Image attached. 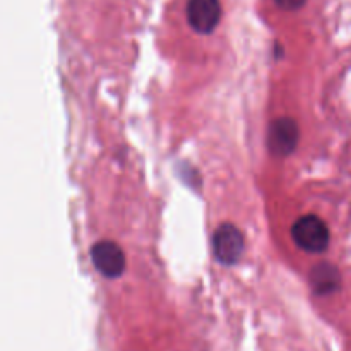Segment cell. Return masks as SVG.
I'll return each instance as SVG.
<instances>
[{"label": "cell", "instance_id": "cell-1", "mask_svg": "<svg viewBox=\"0 0 351 351\" xmlns=\"http://www.w3.org/2000/svg\"><path fill=\"white\" fill-rule=\"evenodd\" d=\"M291 237L302 250L308 254H321L329 247L331 233L328 225L319 216L307 215L297 219L291 228Z\"/></svg>", "mask_w": 351, "mask_h": 351}, {"label": "cell", "instance_id": "cell-2", "mask_svg": "<svg viewBox=\"0 0 351 351\" xmlns=\"http://www.w3.org/2000/svg\"><path fill=\"white\" fill-rule=\"evenodd\" d=\"M243 247H245V240H243L242 232L230 223L219 226L213 237V250H215L216 261L225 266H232L240 259Z\"/></svg>", "mask_w": 351, "mask_h": 351}, {"label": "cell", "instance_id": "cell-3", "mask_svg": "<svg viewBox=\"0 0 351 351\" xmlns=\"http://www.w3.org/2000/svg\"><path fill=\"white\" fill-rule=\"evenodd\" d=\"M300 139V129L293 119L281 117L271 122L267 130V147L276 156H288L293 153Z\"/></svg>", "mask_w": 351, "mask_h": 351}, {"label": "cell", "instance_id": "cell-4", "mask_svg": "<svg viewBox=\"0 0 351 351\" xmlns=\"http://www.w3.org/2000/svg\"><path fill=\"white\" fill-rule=\"evenodd\" d=\"M187 19L197 33L209 34L221 19V3L219 0H189Z\"/></svg>", "mask_w": 351, "mask_h": 351}, {"label": "cell", "instance_id": "cell-5", "mask_svg": "<svg viewBox=\"0 0 351 351\" xmlns=\"http://www.w3.org/2000/svg\"><path fill=\"white\" fill-rule=\"evenodd\" d=\"M91 259L96 269L106 278H119L125 269V256L115 242L103 240L93 245Z\"/></svg>", "mask_w": 351, "mask_h": 351}, {"label": "cell", "instance_id": "cell-6", "mask_svg": "<svg viewBox=\"0 0 351 351\" xmlns=\"http://www.w3.org/2000/svg\"><path fill=\"white\" fill-rule=\"evenodd\" d=\"M339 278L338 269L329 263H321L312 269L311 273V285L312 290L317 295H329L339 288Z\"/></svg>", "mask_w": 351, "mask_h": 351}, {"label": "cell", "instance_id": "cell-7", "mask_svg": "<svg viewBox=\"0 0 351 351\" xmlns=\"http://www.w3.org/2000/svg\"><path fill=\"white\" fill-rule=\"evenodd\" d=\"M274 2H276L278 5L285 10H297V9H300V7L304 5L307 0H274Z\"/></svg>", "mask_w": 351, "mask_h": 351}]
</instances>
